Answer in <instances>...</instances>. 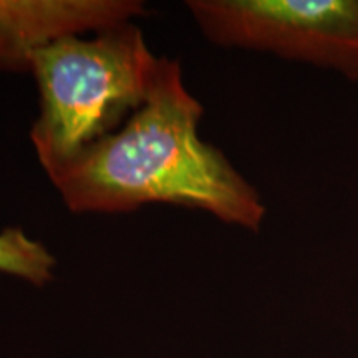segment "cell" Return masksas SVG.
Segmentation results:
<instances>
[{"instance_id": "6da1fadb", "label": "cell", "mask_w": 358, "mask_h": 358, "mask_svg": "<svg viewBox=\"0 0 358 358\" xmlns=\"http://www.w3.org/2000/svg\"><path fill=\"white\" fill-rule=\"evenodd\" d=\"M201 116L203 106L186 90L179 62L159 58L141 108L52 182L73 213L173 204L257 232L266 219L261 194L221 150L199 136Z\"/></svg>"}, {"instance_id": "7a4b0ae2", "label": "cell", "mask_w": 358, "mask_h": 358, "mask_svg": "<svg viewBox=\"0 0 358 358\" xmlns=\"http://www.w3.org/2000/svg\"><path fill=\"white\" fill-rule=\"evenodd\" d=\"M158 62L133 22L88 38L65 37L34 53L40 113L30 140L50 181L141 108Z\"/></svg>"}, {"instance_id": "3957f363", "label": "cell", "mask_w": 358, "mask_h": 358, "mask_svg": "<svg viewBox=\"0 0 358 358\" xmlns=\"http://www.w3.org/2000/svg\"><path fill=\"white\" fill-rule=\"evenodd\" d=\"M213 43L267 52L358 82V0H189Z\"/></svg>"}, {"instance_id": "277c9868", "label": "cell", "mask_w": 358, "mask_h": 358, "mask_svg": "<svg viewBox=\"0 0 358 358\" xmlns=\"http://www.w3.org/2000/svg\"><path fill=\"white\" fill-rule=\"evenodd\" d=\"M140 0H0V70L30 73L35 52L145 15Z\"/></svg>"}, {"instance_id": "5b68a950", "label": "cell", "mask_w": 358, "mask_h": 358, "mask_svg": "<svg viewBox=\"0 0 358 358\" xmlns=\"http://www.w3.org/2000/svg\"><path fill=\"white\" fill-rule=\"evenodd\" d=\"M55 266L57 259L50 250L19 227L0 231V272L40 287L52 280Z\"/></svg>"}]
</instances>
